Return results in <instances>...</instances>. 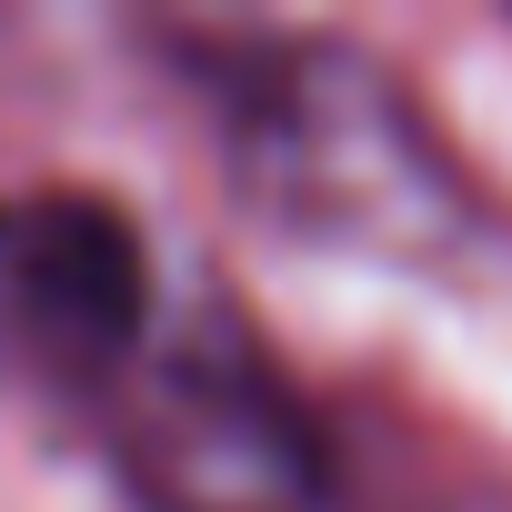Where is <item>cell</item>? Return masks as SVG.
Wrapping results in <instances>:
<instances>
[{
  "label": "cell",
  "instance_id": "3957f363",
  "mask_svg": "<svg viewBox=\"0 0 512 512\" xmlns=\"http://www.w3.org/2000/svg\"><path fill=\"white\" fill-rule=\"evenodd\" d=\"M151 322H161L151 251L121 201L71 191V181L0 201V342L31 372L101 402L151 342Z\"/></svg>",
  "mask_w": 512,
  "mask_h": 512
},
{
  "label": "cell",
  "instance_id": "6da1fadb",
  "mask_svg": "<svg viewBox=\"0 0 512 512\" xmlns=\"http://www.w3.org/2000/svg\"><path fill=\"white\" fill-rule=\"evenodd\" d=\"M201 101L221 111L231 181L282 231L342 241V251H452L472 231V191L452 151L422 131L402 81L332 41H241L191 51Z\"/></svg>",
  "mask_w": 512,
  "mask_h": 512
},
{
  "label": "cell",
  "instance_id": "7a4b0ae2",
  "mask_svg": "<svg viewBox=\"0 0 512 512\" xmlns=\"http://www.w3.org/2000/svg\"><path fill=\"white\" fill-rule=\"evenodd\" d=\"M111 462L141 512H322L332 462L282 382V362L251 342L231 302H191L151 322L131 372L101 392Z\"/></svg>",
  "mask_w": 512,
  "mask_h": 512
}]
</instances>
